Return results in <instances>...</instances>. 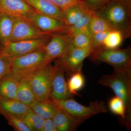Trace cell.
<instances>
[{"label":"cell","instance_id":"cell-28","mask_svg":"<svg viewBox=\"0 0 131 131\" xmlns=\"http://www.w3.org/2000/svg\"><path fill=\"white\" fill-rule=\"evenodd\" d=\"M71 38V46L76 48L87 49L92 48L91 38L82 33H78L73 35Z\"/></svg>","mask_w":131,"mask_h":131},{"label":"cell","instance_id":"cell-4","mask_svg":"<svg viewBox=\"0 0 131 131\" xmlns=\"http://www.w3.org/2000/svg\"><path fill=\"white\" fill-rule=\"evenodd\" d=\"M94 63H107L119 72L131 71V46L120 49L102 48L94 50L89 57Z\"/></svg>","mask_w":131,"mask_h":131},{"label":"cell","instance_id":"cell-29","mask_svg":"<svg viewBox=\"0 0 131 131\" xmlns=\"http://www.w3.org/2000/svg\"><path fill=\"white\" fill-rule=\"evenodd\" d=\"M4 117L7 121L8 124L15 131H31L24 122L21 118L10 115H6Z\"/></svg>","mask_w":131,"mask_h":131},{"label":"cell","instance_id":"cell-34","mask_svg":"<svg viewBox=\"0 0 131 131\" xmlns=\"http://www.w3.org/2000/svg\"><path fill=\"white\" fill-rule=\"evenodd\" d=\"M42 131H58L52 118L45 119Z\"/></svg>","mask_w":131,"mask_h":131},{"label":"cell","instance_id":"cell-17","mask_svg":"<svg viewBox=\"0 0 131 131\" xmlns=\"http://www.w3.org/2000/svg\"><path fill=\"white\" fill-rule=\"evenodd\" d=\"M29 106L34 112L45 119L52 118L59 108L51 98L46 101L36 100Z\"/></svg>","mask_w":131,"mask_h":131},{"label":"cell","instance_id":"cell-15","mask_svg":"<svg viewBox=\"0 0 131 131\" xmlns=\"http://www.w3.org/2000/svg\"><path fill=\"white\" fill-rule=\"evenodd\" d=\"M30 107L16 99L0 98V114L22 118L30 110Z\"/></svg>","mask_w":131,"mask_h":131},{"label":"cell","instance_id":"cell-22","mask_svg":"<svg viewBox=\"0 0 131 131\" xmlns=\"http://www.w3.org/2000/svg\"><path fill=\"white\" fill-rule=\"evenodd\" d=\"M93 12L89 10L84 16L72 26L68 28L67 34L71 37L78 33H82L92 37L89 29V25Z\"/></svg>","mask_w":131,"mask_h":131},{"label":"cell","instance_id":"cell-1","mask_svg":"<svg viewBox=\"0 0 131 131\" xmlns=\"http://www.w3.org/2000/svg\"><path fill=\"white\" fill-rule=\"evenodd\" d=\"M93 12L107 20L113 30L121 32L125 39L130 37L131 0H112Z\"/></svg>","mask_w":131,"mask_h":131},{"label":"cell","instance_id":"cell-35","mask_svg":"<svg viewBox=\"0 0 131 131\" xmlns=\"http://www.w3.org/2000/svg\"><path fill=\"white\" fill-rule=\"evenodd\" d=\"M82 1H83H83H84V0H82Z\"/></svg>","mask_w":131,"mask_h":131},{"label":"cell","instance_id":"cell-16","mask_svg":"<svg viewBox=\"0 0 131 131\" xmlns=\"http://www.w3.org/2000/svg\"><path fill=\"white\" fill-rule=\"evenodd\" d=\"M26 1L39 13L51 16L63 23V11L48 0Z\"/></svg>","mask_w":131,"mask_h":131},{"label":"cell","instance_id":"cell-7","mask_svg":"<svg viewBox=\"0 0 131 131\" xmlns=\"http://www.w3.org/2000/svg\"><path fill=\"white\" fill-rule=\"evenodd\" d=\"M58 106L74 117L86 120L94 115L107 112L105 102H92L89 105H81L71 98L61 100H53Z\"/></svg>","mask_w":131,"mask_h":131},{"label":"cell","instance_id":"cell-33","mask_svg":"<svg viewBox=\"0 0 131 131\" xmlns=\"http://www.w3.org/2000/svg\"><path fill=\"white\" fill-rule=\"evenodd\" d=\"M10 61L0 55V80L8 73Z\"/></svg>","mask_w":131,"mask_h":131},{"label":"cell","instance_id":"cell-20","mask_svg":"<svg viewBox=\"0 0 131 131\" xmlns=\"http://www.w3.org/2000/svg\"><path fill=\"white\" fill-rule=\"evenodd\" d=\"M14 21V16L0 12V45L2 46L10 42Z\"/></svg>","mask_w":131,"mask_h":131},{"label":"cell","instance_id":"cell-21","mask_svg":"<svg viewBox=\"0 0 131 131\" xmlns=\"http://www.w3.org/2000/svg\"><path fill=\"white\" fill-rule=\"evenodd\" d=\"M30 77L20 82L15 98L17 100L28 106L36 100L31 87Z\"/></svg>","mask_w":131,"mask_h":131},{"label":"cell","instance_id":"cell-13","mask_svg":"<svg viewBox=\"0 0 131 131\" xmlns=\"http://www.w3.org/2000/svg\"><path fill=\"white\" fill-rule=\"evenodd\" d=\"M52 119L58 131H75L85 120L77 118L59 107Z\"/></svg>","mask_w":131,"mask_h":131},{"label":"cell","instance_id":"cell-32","mask_svg":"<svg viewBox=\"0 0 131 131\" xmlns=\"http://www.w3.org/2000/svg\"><path fill=\"white\" fill-rule=\"evenodd\" d=\"M112 0H84V5L89 10L95 12Z\"/></svg>","mask_w":131,"mask_h":131},{"label":"cell","instance_id":"cell-27","mask_svg":"<svg viewBox=\"0 0 131 131\" xmlns=\"http://www.w3.org/2000/svg\"><path fill=\"white\" fill-rule=\"evenodd\" d=\"M108 107L110 111L114 114L119 116L122 122L125 120L126 117V110L124 102L120 98L115 96L109 100Z\"/></svg>","mask_w":131,"mask_h":131},{"label":"cell","instance_id":"cell-11","mask_svg":"<svg viewBox=\"0 0 131 131\" xmlns=\"http://www.w3.org/2000/svg\"><path fill=\"white\" fill-rule=\"evenodd\" d=\"M24 18L31 21L39 30L49 34L67 33L68 28L60 20L51 16L32 12Z\"/></svg>","mask_w":131,"mask_h":131},{"label":"cell","instance_id":"cell-24","mask_svg":"<svg viewBox=\"0 0 131 131\" xmlns=\"http://www.w3.org/2000/svg\"><path fill=\"white\" fill-rule=\"evenodd\" d=\"M89 29L92 35L113 30L107 20L102 17L97 16L94 13L90 22Z\"/></svg>","mask_w":131,"mask_h":131},{"label":"cell","instance_id":"cell-36","mask_svg":"<svg viewBox=\"0 0 131 131\" xmlns=\"http://www.w3.org/2000/svg\"></svg>","mask_w":131,"mask_h":131},{"label":"cell","instance_id":"cell-2","mask_svg":"<svg viewBox=\"0 0 131 131\" xmlns=\"http://www.w3.org/2000/svg\"><path fill=\"white\" fill-rule=\"evenodd\" d=\"M98 82L111 89L115 96L124 102L126 110V117L122 123L130 128L131 125V71H114L111 74L103 75Z\"/></svg>","mask_w":131,"mask_h":131},{"label":"cell","instance_id":"cell-19","mask_svg":"<svg viewBox=\"0 0 131 131\" xmlns=\"http://www.w3.org/2000/svg\"><path fill=\"white\" fill-rule=\"evenodd\" d=\"M84 3L68 8L63 11V22L68 27L72 26L89 11Z\"/></svg>","mask_w":131,"mask_h":131},{"label":"cell","instance_id":"cell-31","mask_svg":"<svg viewBox=\"0 0 131 131\" xmlns=\"http://www.w3.org/2000/svg\"><path fill=\"white\" fill-rule=\"evenodd\" d=\"M62 11L68 8L83 3L82 0H48Z\"/></svg>","mask_w":131,"mask_h":131},{"label":"cell","instance_id":"cell-6","mask_svg":"<svg viewBox=\"0 0 131 131\" xmlns=\"http://www.w3.org/2000/svg\"><path fill=\"white\" fill-rule=\"evenodd\" d=\"M54 66L51 62L42 66L35 71L30 77L32 89L36 100L50 99Z\"/></svg>","mask_w":131,"mask_h":131},{"label":"cell","instance_id":"cell-10","mask_svg":"<svg viewBox=\"0 0 131 131\" xmlns=\"http://www.w3.org/2000/svg\"><path fill=\"white\" fill-rule=\"evenodd\" d=\"M94 50L76 48L72 46L58 62L61 64L70 76L73 73L82 69L83 63L85 58L90 56Z\"/></svg>","mask_w":131,"mask_h":131},{"label":"cell","instance_id":"cell-18","mask_svg":"<svg viewBox=\"0 0 131 131\" xmlns=\"http://www.w3.org/2000/svg\"><path fill=\"white\" fill-rule=\"evenodd\" d=\"M20 82L8 73L0 80V98L15 99Z\"/></svg>","mask_w":131,"mask_h":131},{"label":"cell","instance_id":"cell-14","mask_svg":"<svg viewBox=\"0 0 131 131\" xmlns=\"http://www.w3.org/2000/svg\"><path fill=\"white\" fill-rule=\"evenodd\" d=\"M0 12L13 16L24 17L36 11L26 0H0Z\"/></svg>","mask_w":131,"mask_h":131},{"label":"cell","instance_id":"cell-8","mask_svg":"<svg viewBox=\"0 0 131 131\" xmlns=\"http://www.w3.org/2000/svg\"><path fill=\"white\" fill-rule=\"evenodd\" d=\"M71 46V38L67 34H52L43 49L46 63L62 57Z\"/></svg>","mask_w":131,"mask_h":131},{"label":"cell","instance_id":"cell-30","mask_svg":"<svg viewBox=\"0 0 131 131\" xmlns=\"http://www.w3.org/2000/svg\"><path fill=\"white\" fill-rule=\"evenodd\" d=\"M108 32L109 31L97 33L92 35L91 45L94 50L103 47V42Z\"/></svg>","mask_w":131,"mask_h":131},{"label":"cell","instance_id":"cell-9","mask_svg":"<svg viewBox=\"0 0 131 131\" xmlns=\"http://www.w3.org/2000/svg\"><path fill=\"white\" fill-rule=\"evenodd\" d=\"M14 19L10 42L36 38L51 34L42 31L31 21L24 17L14 16Z\"/></svg>","mask_w":131,"mask_h":131},{"label":"cell","instance_id":"cell-25","mask_svg":"<svg viewBox=\"0 0 131 131\" xmlns=\"http://www.w3.org/2000/svg\"><path fill=\"white\" fill-rule=\"evenodd\" d=\"M22 119L31 131H42L45 119L30 109Z\"/></svg>","mask_w":131,"mask_h":131},{"label":"cell","instance_id":"cell-5","mask_svg":"<svg viewBox=\"0 0 131 131\" xmlns=\"http://www.w3.org/2000/svg\"><path fill=\"white\" fill-rule=\"evenodd\" d=\"M52 34L36 38L9 42L0 49V55L11 61L13 59L43 49Z\"/></svg>","mask_w":131,"mask_h":131},{"label":"cell","instance_id":"cell-12","mask_svg":"<svg viewBox=\"0 0 131 131\" xmlns=\"http://www.w3.org/2000/svg\"><path fill=\"white\" fill-rule=\"evenodd\" d=\"M64 68L57 62L54 66L50 97L55 100H61L71 98L66 80Z\"/></svg>","mask_w":131,"mask_h":131},{"label":"cell","instance_id":"cell-23","mask_svg":"<svg viewBox=\"0 0 131 131\" xmlns=\"http://www.w3.org/2000/svg\"><path fill=\"white\" fill-rule=\"evenodd\" d=\"M67 83L70 94L72 96L78 95V92L83 88L85 84V78L82 69L71 75Z\"/></svg>","mask_w":131,"mask_h":131},{"label":"cell","instance_id":"cell-3","mask_svg":"<svg viewBox=\"0 0 131 131\" xmlns=\"http://www.w3.org/2000/svg\"><path fill=\"white\" fill-rule=\"evenodd\" d=\"M47 64L44 51L40 49L11 60L8 73L21 82L30 78L35 71Z\"/></svg>","mask_w":131,"mask_h":131},{"label":"cell","instance_id":"cell-26","mask_svg":"<svg viewBox=\"0 0 131 131\" xmlns=\"http://www.w3.org/2000/svg\"><path fill=\"white\" fill-rule=\"evenodd\" d=\"M125 38L120 31L112 30L109 31L103 42V47L107 49L118 48L122 44Z\"/></svg>","mask_w":131,"mask_h":131}]
</instances>
